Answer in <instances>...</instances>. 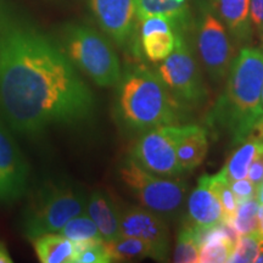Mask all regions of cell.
I'll return each instance as SVG.
<instances>
[{"label": "cell", "mask_w": 263, "mask_h": 263, "mask_svg": "<svg viewBox=\"0 0 263 263\" xmlns=\"http://www.w3.org/2000/svg\"><path fill=\"white\" fill-rule=\"evenodd\" d=\"M250 18L256 27L263 31V0H250Z\"/></svg>", "instance_id": "obj_31"}, {"label": "cell", "mask_w": 263, "mask_h": 263, "mask_svg": "<svg viewBox=\"0 0 263 263\" xmlns=\"http://www.w3.org/2000/svg\"><path fill=\"white\" fill-rule=\"evenodd\" d=\"M160 32H174L173 22L170 18L159 15L150 16V17L141 20V37H145V35Z\"/></svg>", "instance_id": "obj_28"}, {"label": "cell", "mask_w": 263, "mask_h": 263, "mask_svg": "<svg viewBox=\"0 0 263 263\" xmlns=\"http://www.w3.org/2000/svg\"><path fill=\"white\" fill-rule=\"evenodd\" d=\"M0 245H2V242H0Z\"/></svg>", "instance_id": "obj_38"}, {"label": "cell", "mask_w": 263, "mask_h": 263, "mask_svg": "<svg viewBox=\"0 0 263 263\" xmlns=\"http://www.w3.org/2000/svg\"><path fill=\"white\" fill-rule=\"evenodd\" d=\"M249 180L251 182L256 188H259L263 182V141L261 140L259 144V149L256 154L255 159L252 160L251 164H250L249 173H248Z\"/></svg>", "instance_id": "obj_30"}, {"label": "cell", "mask_w": 263, "mask_h": 263, "mask_svg": "<svg viewBox=\"0 0 263 263\" xmlns=\"http://www.w3.org/2000/svg\"><path fill=\"white\" fill-rule=\"evenodd\" d=\"M178 126H162L145 130L138 138L130 156L149 172L167 178L183 173L177 157Z\"/></svg>", "instance_id": "obj_8"}, {"label": "cell", "mask_w": 263, "mask_h": 263, "mask_svg": "<svg viewBox=\"0 0 263 263\" xmlns=\"http://www.w3.org/2000/svg\"><path fill=\"white\" fill-rule=\"evenodd\" d=\"M259 239H263V221L259 222Z\"/></svg>", "instance_id": "obj_36"}, {"label": "cell", "mask_w": 263, "mask_h": 263, "mask_svg": "<svg viewBox=\"0 0 263 263\" xmlns=\"http://www.w3.org/2000/svg\"><path fill=\"white\" fill-rule=\"evenodd\" d=\"M84 192L67 180L47 179L32 190L21 215V230L28 240L59 233L73 217L85 212Z\"/></svg>", "instance_id": "obj_4"}, {"label": "cell", "mask_w": 263, "mask_h": 263, "mask_svg": "<svg viewBox=\"0 0 263 263\" xmlns=\"http://www.w3.org/2000/svg\"><path fill=\"white\" fill-rule=\"evenodd\" d=\"M209 150L207 133L202 127L195 124L178 126L177 133V157L180 168L193 171L199 167Z\"/></svg>", "instance_id": "obj_15"}, {"label": "cell", "mask_w": 263, "mask_h": 263, "mask_svg": "<svg viewBox=\"0 0 263 263\" xmlns=\"http://www.w3.org/2000/svg\"><path fill=\"white\" fill-rule=\"evenodd\" d=\"M199 183L205 184L216 194L217 197L221 201L223 209V219H232L234 216L236 207H238V200L233 193L230 184L222 172H218L215 176L200 177Z\"/></svg>", "instance_id": "obj_22"}, {"label": "cell", "mask_w": 263, "mask_h": 263, "mask_svg": "<svg viewBox=\"0 0 263 263\" xmlns=\"http://www.w3.org/2000/svg\"><path fill=\"white\" fill-rule=\"evenodd\" d=\"M192 0H137L138 20L164 16L174 25V32L185 31L190 18Z\"/></svg>", "instance_id": "obj_16"}, {"label": "cell", "mask_w": 263, "mask_h": 263, "mask_svg": "<svg viewBox=\"0 0 263 263\" xmlns=\"http://www.w3.org/2000/svg\"><path fill=\"white\" fill-rule=\"evenodd\" d=\"M256 262H263V239H259L258 241V256Z\"/></svg>", "instance_id": "obj_34"}, {"label": "cell", "mask_w": 263, "mask_h": 263, "mask_svg": "<svg viewBox=\"0 0 263 263\" xmlns=\"http://www.w3.org/2000/svg\"><path fill=\"white\" fill-rule=\"evenodd\" d=\"M259 202L255 197L238 202L234 216L230 219L240 235L258 234L259 233ZM259 235V234H258Z\"/></svg>", "instance_id": "obj_23"}, {"label": "cell", "mask_w": 263, "mask_h": 263, "mask_svg": "<svg viewBox=\"0 0 263 263\" xmlns=\"http://www.w3.org/2000/svg\"><path fill=\"white\" fill-rule=\"evenodd\" d=\"M174 33L176 47L168 57L162 60L157 74L180 104L199 105L207 98L201 72L184 35L185 31Z\"/></svg>", "instance_id": "obj_7"}, {"label": "cell", "mask_w": 263, "mask_h": 263, "mask_svg": "<svg viewBox=\"0 0 263 263\" xmlns=\"http://www.w3.org/2000/svg\"><path fill=\"white\" fill-rule=\"evenodd\" d=\"M144 52L151 62H159L166 59L176 47V33L160 32L141 37Z\"/></svg>", "instance_id": "obj_25"}, {"label": "cell", "mask_w": 263, "mask_h": 263, "mask_svg": "<svg viewBox=\"0 0 263 263\" xmlns=\"http://www.w3.org/2000/svg\"><path fill=\"white\" fill-rule=\"evenodd\" d=\"M85 212L97 224L105 242L120 238L121 212L107 193L94 190L88 196Z\"/></svg>", "instance_id": "obj_13"}, {"label": "cell", "mask_w": 263, "mask_h": 263, "mask_svg": "<svg viewBox=\"0 0 263 263\" xmlns=\"http://www.w3.org/2000/svg\"><path fill=\"white\" fill-rule=\"evenodd\" d=\"M60 234L70 239L73 244H85V242L104 241L98 227L87 212L73 217L62 227Z\"/></svg>", "instance_id": "obj_21"}, {"label": "cell", "mask_w": 263, "mask_h": 263, "mask_svg": "<svg viewBox=\"0 0 263 263\" xmlns=\"http://www.w3.org/2000/svg\"><path fill=\"white\" fill-rule=\"evenodd\" d=\"M121 235L134 236L147 242L156 261L168 258L170 230L166 219L145 207L132 206L121 212Z\"/></svg>", "instance_id": "obj_11"}, {"label": "cell", "mask_w": 263, "mask_h": 263, "mask_svg": "<svg viewBox=\"0 0 263 263\" xmlns=\"http://www.w3.org/2000/svg\"><path fill=\"white\" fill-rule=\"evenodd\" d=\"M213 5L232 37L239 42L248 41L251 35L250 0H213Z\"/></svg>", "instance_id": "obj_17"}, {"label": "cell", "mask_w": 263, "mask_h": 263, "mask_svg": "<svg viewBox=\"0 0 263 263\" xmlns=\"http://www.w3.org/2000/svg\"><path fill=\"white\" fill-rule=\"evenodd\" d=\"M257 201L259 202V205H263V182L257 190Z\"/></svg>", "instance_id": "obj_35"}, {"label": "cell", "mask_w": 263, "mask_h": 263, "mask_svg": "<svg viewBox=\"0 0 263 263\" xmlns=\"http://www.w3.org/2000/svg\"><path fill=\"white\" fill-rule=\"evenodd\" d=\"M199 252L200 246L196 238V227L185 222L178 233L173 261L177 263L199 262Z\"/></svg>", "instance_id": "obj_24"}, {"label": "cell", "mask_w": 263, "mask_h": 263, "mask_svg": "<svg viewBox=\"0 0 263 263\" xmlns=\"http://www.w3.org/2000/svg\"><path fill=\"white\" fill-rule=\"evenodd\" d=\"M100 28L120 47H126L137 22V0H90Z\"/></svg>", "instance_id": "obj_12"}, {"label": "cell", "mask_w": 263, "mask_h": 263, "mask_svg": "<svg viewBox=\"0 0 263 263\" xmlns=\"http://www.w3.org/2000/svg\"><path fill=\"white\" fill-rule=\"evenodd\" d=\"M74 257L72 263H108L114 262L106 242H85L74 245Z\"/></svg>", "instance_id": "obj_26"}, {"label": "cell", "mask_w": 263, "mask_h": 263, "mask_svg": "<svg viewBox=\"0 0 263 263\" xmlns=\"http://www.w3.org/2000/svg\"><path fill=\"white\" fill-rule=\"evenodd\" d=\"M188 222L196 228H209L219 224L223 219L221 201L205 184L199 183L197 188L188 197Z\"/></svg>", "instance_id": "obj_14"}, {"label": "cell", "mask_w": 263, "mask_h": 263, "mask_svg": "<svg viewBox=\"0 0 263 263\" xmlns=\"http://www.w3.org/2000/svg\"><path fill=\"white\" fill-rule=\"evenodd\" d=\"M114 261H137L145 257L154 258L153 249L147 242L134 236L121 235L120 238L106 242Z\"/></svg>", "instance_id": "obj_20"}, {"label": "cell", "mask_w": 263, "mask_h": 263, "mask_svg": "<svg viewBox=\"0 0 263 263\" xmlns=\"http://www.w3.org/2000/svg\"><path fill=\"white\" fill-rule=\"evenodd\" d=\"M230 188L238 200V202L245 201V200L252 199L257 196V188L248 179H236L230 182Z\"/></svg>", "instance_id": "obj_29"}, {"label": "cell", "mask_w": 263, "mask_h": 263, "mask_svg": "<svg viewBox=\"0 0 263 263\" xmlns=\"http://www.w3.org/2000/svg\"><path fill=\"white\" fill-rule=\"evenodd\" d=\"M29 166L9 126L0 116V203L11 205L28 188Z\"/></svg>", "instance_id": "obj_10"}, {"label": "cell", "mask_w": 263, "mask_h": 263, "mask_svg": "<svg viewBox=\"0 0 263 263\" xmlns=\"http://www.w3.org/2000/svg\"><path fill=\"white\" fill-rule=\"evenodd\" d=\"M263 50L244 48L230 66L226 89L209 114V123L235 144L248 139L263 120Z\"/></svg>", "instance_id": "obj_2"}, {"label": "cell", "mask_w": 263, "mask_h": 263, "mask_svg": "<svg viewBox=\"0 0 263 263\" xmlns=\"http://www.w3.org/2000/svg\"><path fill=\"white\" fill-rule=\"evenodd\" d=\"M196 48L213 81H222L228 76L234 60V48L221 20L206 8L202 9L196 25Z\"/></svg>", "instance_id": "obj_9"}, {"label": "cell", "mask_w": 263, "mask_h": 263, "mask_svg": "<svg viewBox=\"0 0 263 263\" xmlns=\"http://www.w3.org/2000/svg\"><path fill=\"white\" fill-rule=\"evenodd\" d=\"M258 234L241 235L236 242L233 254L230 256L229 262L234 263H249L256 262L258 256Z\"/></svg>", "instance_id": "obj_27"}, {"label": "cell", "mask_w": 263, "mask_h": 263, "mask_svg": "<svg viewBox=\"0 0 263 263\" xmlns=\"http://www.w3.org/2000/svg\"><path fill=\"white\" fill-rule=\"evenodd\" d=\"M259 144H261V140L250 138V140L242 144L239 149H236L232 154V156L227 161L226 166L221 170L229 184L233 180L244 179L248 177L250 164L257 154Z\"/></svg>", "instance_id": "obj_19"}, {"label": "cell", "mask_w": 263, "mask_h": 263, "mask_svg": "<svg viewBox=\"0 0 263 263\" xmlns=\"http://www.w3.org/2000/svg\"><path fill=\"white\" fill-rule=\"evenodd\" d=\"M249 138H255V139L263 141V120L255 127V129L252 130V133L250 134Z\"/></svg>", "instance_id": "obj_32"}, {"label": "cell", "mask_w": 263, "mask_h": 263, "mask_svg": "<svg viewBox=\"0 0 263 263\" xmlns=\"http://www.w3.org/2000/svg\"><path fill=\"white\" fill-rule=\"evenodd\" d=\"M94 97L64 49L28 22L0 16V116L12 130L37 136L76 124Z\"/></svg>", "instance_id": "obj_1"}, {"label": "cell", "mask_w": 263, "mask_h": 263, "mask_svg": "<svg viewBox=\"0 0 263 263\" xmlns=\"http://www.w3.org/2000/svg\"><path fill=\"white\" fill-rule=\"evenodd\" d=\"M120 179L139 203L161 217L174 218L183 210L188 185L179 179L167 178L143 168L129 156L118 168Z\"/></svg>", "instance_id": "obj_6"}, {"label": "cell", "mask_w": 263, "mask_h": 263, "mask_svg": "<svg viewBox=\"0 0 263 263\" xmlns=\"http://www.w3.org/2000/svg\"><path fill=\"white\" fill-rule=\"evenodd\" d=\"M62 49L78 70L99 87H115L122 78L120 59L110 42L87 25L65 26L61 34Z\"/></svg>", "instance_id": "obj_5"}, {"label": "cell", "mask_w": 263, "mask_h": 263, "mask_svg": "<svg viewBox=\"0 0 263 263\" xmlns=\"http://www.w3.org/2000/svg\"><path fill=\"white\" fill-rule=\"evenodd\" d=\"M262 105H263V85H262Z\"/></svg>", "instance_id": "obj_37"}, {"label": "cell", "mask_w": 263, "mask_h": 263, "mask_svg": "<svg viewBox=\"0 0 263 263\" xmlns=\"http://www.w3.org/2000/svg\"><path fill=\"white\" fill-rule=\"evenodd\" d=\"M35 255L42 263H72L74 244L60 233H48L31 240Z\"/></svg>", "instance_id": "obj_18"}, {"label": "cell", "mask_w": 263, "mask_h": 263, "mask_svg": "<svg viewBox=\"0 0 263 263\" xmlns=\"http://www.w3.org/2000/svg\"><path fill=\"white\" fill-rule=\"evenodd\" d=\"M116 110L120 121L132 130L177 126L180 104L157 73L137 67L118 82Z\"/></svg>", "instance_id": "obj_3"}, {"label": "cell", "mask_w": 263, "mask_h": 263, "mask_svg": "<svg viewBox=\"0 0 263 263\" xmlns=\"http://www.w3.org/2000/svg\"><path fill=\"white\" fill-rule=\"evenodd\" d=\"M12 259L10 257L8 250L5 249L4 245H0V263H11Z\"/></svg>", "instance_id": "obj_33"}]
</instances>
